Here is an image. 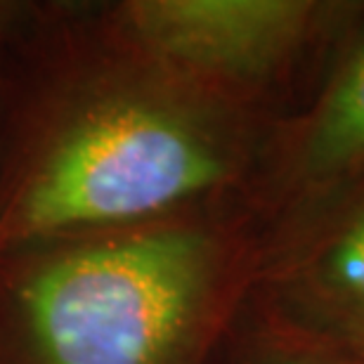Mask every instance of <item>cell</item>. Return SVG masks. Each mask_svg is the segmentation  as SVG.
Returning <instances> with one entry per match:
<instances>
[{"instance_id": "3", "label": "cell", "mask_w": 364, "mask_h": 364, "mask_svg": "<svg viewBox=\"0 0 364 364\" xmlns=\"http://www.w3.org/2000/svg\"><path fill=\"white\" fill-rule=\"evenodd\" d=\"M102 10L147 55L279 123L324 83L364 0H116Z\"/></svg>"}, {"instance_id": "5", "label": "cell", "mask_w": 364, "mask_h": 364, "mask_svg": "<svg viewBox=\"0 0 364 364\" xmlns=\"http://www.w3.org/2000/svg\"><path fill=\"white\" fill-rule=\"evenodd\" d=\"M256 294L298 329L364 358V176L267 251Z\"/></svg>"}, {"instance_id": "1", "label": "cell", "mask_w": 364, "mask_h": 364, "mask_svg": "<svg viewBox=\"0 0 364 364\" xmlns=\"http://www.w3.org/2000/svg\"><path fill=\"white\" fill-rule=\"evenodd\" d=\"M272 128L102 3H33L0 55V251L244 201Z\"/></svg>"}, {"instance_id": "2", "label": "cell", "mask_w": 364, "mask_h": 364, "mask_svg": "<svg viewBox=\"0 0 364 364\" xmlns=\"http://www.w3.org/2000/svg\"><path fill=\"white\" fill-rule=\"evenodd\" d=\"M244 201L0 251V364H210L258 284Z\"/></svg>"}, {"instance_id": "7", "label": "cell", "mask_w": 364, "mask_h": 364, "mask_svg": "<svg viewBox=\"0 0 364 364\" xmlns=\"http://www.w3.org/2000/svg\"><path fill=\"white\" fill-rule=\"evenodd\" d=\"M33 3H19V0H0V55L10 43L17 38L21 26L26 24Z\"/></svg>"}, {"instance_id": "4", "label": "cell", "mask_w": 364, "mask_h": 364, "mask_svg": "<svg viewBox=\"0 0 364 364\" xmlns=\"http://www.w3.org/2000/svg\"><path fill=\"white\" fill-rule=\"evenodd\" d=\"M364 176V12L324 83L274 123L244 206L267 251Z\"/></svg>"}, {"instance_id": "6", "label": "cell", "mask_w": 364, "mask_h": 364, "mask_svg": "<svg viewBox=\"0 0 364 364\" xmlns=\"http://www.w3.org/2000/svg\"><path fill=\"white\" fill-rule=\"evenodd\" d=\"M210 364H364V358L298 329L253 287Z\"/></svg>"}]
</instances>
